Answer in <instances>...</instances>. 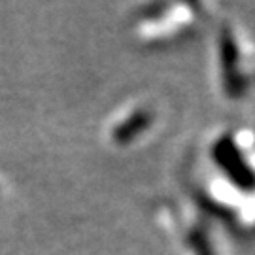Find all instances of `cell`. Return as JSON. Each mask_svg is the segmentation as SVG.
I'll return each mask as SVG.
<instances>
[{
  "label": "cell",
  "mask_w": 255,
  "mask_h": 255,
  "mask_svg": "<svg viewBox=\"0 0 255 255\" xmlns=\"http://www.w3.org/2000/svg\"><path fill=\"white\" fill-rule=\"evenodd\" d=\"M214 159L237 187L244 189V191H250L254 187V172H252L250 164L246 163L242 151L238 149L237 142L231 136H223L216 144Z\"/></svg>",
  "instance_id": "obj_1"
},
{
  "label": "cell",
  "mask_w": 255,
  "mask_h": 255,
  "mask_svg": "<svg viewBox=\"0 0 255 255\" xmlns=\"http://www.w3.org/2000/svg\"><path fill=\"white\" fill-rule=\"evenodd\" d=\"M151 119H153V116L147 110L132 112L123 123H119L118 127L112 130V140L119 146H125L151 125Z\"/></svg>",
  "instance_id": "obj_3"
},
{
  "label": "cell",
  "mask_w": 255,
  "mask_h": 255,
  "mask_svg": "<svg viewBox=\"0 0 255 255\" xmlns=\"http://www.w3.org/2000/svg\"><path fill=\"white\" fill-rule=\"evenodd\" d=\"M219 59H221L223 82H225L227 93L231 97H242L248 89V80L242 76V72H238L240 53L229 28H223L219 36Z\"/></svg>",
  "instance_id": "obj_2"
},
{
  "label": "cell",
  "mask_w": 255,
  "mask_h": 255,
  "mask_svg": "<svg viewBox=\"0 0 255 255\" xmlns=\"http://www.w3.org/2000/svg\"><path fill=\"white\" fill-rule=\"evenodd\" d=\"M193 250L197 252V255H214L212 244L208 242V237L202 233V231H193L191 237H189Z\"/></svg>",
  "instance_id": "obj_4"
}]
</instances>
